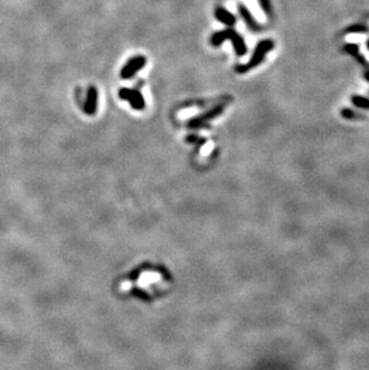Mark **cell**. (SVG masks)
Masks as SVG:
<instances>
[{"instance_id":"6da1fadb","label":"cell","mask_w":369,"mask_h":370,"mask_svg":"<svg viewBox=\"0 0 369 370\" xmlns=\"http://www.w3.org/2000/svg\"><path fill=\"white\" fill-rule=\"evenodd\" d=\"M226 38H230V40L234 42V46H235V48H236L238 54H244V53L246 48H244V44L242 40H241V38H238V36L235 34L234 32H230V30H226V32H218V34L214 35V38H212V44H214V46H217V44H220V42L224 41Z\"/></svg>"},{"instance_id":"7a4b0ae2","label":"cell","mask_w":369,"mask_h":370,"mask_svg":"<svg viewBox=\"0 0 369 370\" xmlns=\"http://www.w3.org/2000/svg\"><path fill=\"white\" fill-rule=\"evenodd\" d=\"M120 97L122 100H127L131 103V106L134 109H143L144 108V98L136 90H130V89H122L120 90Z\"/></svg>"},{"instance_id":"5b68a950","label":"cell","mask_w":369,"mask_h":370,"mask_svg":"<svg viewBox=\"0 0 369 370\" xmlns=\"http://www.w3.org/2000/svg\"><path fill=\"white\" fill-rule=\"evenodd\" d=\"M96 101H98V92L95 88H90L88 92L86 103V112L88 114H94L96 109Z\"/></svg>"},{"instance_id":"3957f363","label":"cell","mask_w":369,"mask_h":370,"mask_svg":"<svg viewBox=\"0 0 369 370\" xmlns=\"http://www.w3.org/2000/svg\"><path fill=\"white\" fill-rule=\"evenodd\" d=\"M145 58L143 56H137L134 59H132L127 65L124 68L122 72V78H130L132 77L136 72H138L143 66L145 65Z\"/></svg>"},{"instance_id":"277c9868","label":"cell","mask_w":369,"mask_h":370,"mask_svg":"<svg viewBox=\"0 0 369 370\" xmlns=\"http://www.w3.org/2000/svg\"><path fill=\"white\" fill-rule=\"evenodd\" d=\"M271 48V44L270 42H262V44H260L258 46V50H256V53H254V56L253 59L250 60V62H248L247 66H244V68H238V71H246V70L253 68V66H256V64H258L260 60L262 59V56H264L265 52Z\"/></svg>"},{"instance_id":"8992f818","label":"cell","mask_w":369,"mask_h":370,"mask_svg":"<svg viewBox=\"0 0 369 370\" xmlns=\"http://www.w3.org/2000/svg\"><path fill=\"white\" fill-rule=\"evenodd\" d=\"M217 17H218L220 20H222V22L226 24L234 23V18H232V14H228L226 10H223V8H218V10H217Z\"/></svg>"}]
</instances>
